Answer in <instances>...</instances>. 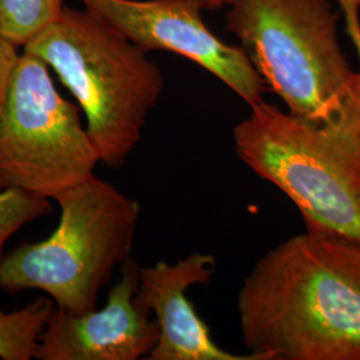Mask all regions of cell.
Listing matches in <instances>:
<instances>
[{"label":"cell","instance_id":"12","mask_svg":"<svg viewBox=\"0 0 360 360\" xmlns=\"http://www.w3.org/2000/svg\"><path fill=\"white\" fill-rule=\"evenodd\" d=\"M52 212L51 199L32 193L6 188L0 190V257L3 248L25 226Z\"/></svg>","mask_w":360,"mask_h":360},{"label":"cell","instance_id":"6","mask_svg":"<svg viewBox=\"0 0 360 360\" xmlns=\"http://www.w3.org/2000/svg\"><path fill=\"white\" fill-rule=\"evenodd\" d=\"M99 163L79 105L60 95L49 65L22 50L0 111V190L55 200Z\"/></svg>","mask_w":360,"mask_h":360},{"label":"cell","instance_id":"2","mask_svg":"<svg viewBox=\"0 0 360 360\" xmlns=\"http://www.w3.org/2000/svg\"><path fill=\"white\" fill-rule=\"evenodd\" d=\"M232 131L239 159L295 205L304 224L360 243V70L342 105L323 119L264 101Z\"/></svg>","mask_w":360,"mask_h":360},{"label":"cell","instance_id":"8","mask_svg":"<svg viewBox=\"0 0 360 360\" xmlns=\"http://www.w3.org/2000/svg\"><path fill=\"white\" fill-rule=\"evenodd\" d=\"M101 309H53L39 340L38 360H139L159 340V326L136 302L139 266L129 257Z\"/></svg>","mask_w":360,"mask_h":360},{"label":"cell","instance_id":"1","mask_svg":"<svg viewBox=\"0 0 360 360\" xmlns=\"http://www.w3.org/2000/svg\"><path fill=\"white\" fill-rule=\"evenodd\" d=\"M236 312L260 360H360V243L306 226L257 259Z\"/></svg>","mask_w":360,"mask_h":360},{"label":"cell","instance_id":"13","mask_svg":"<svg viewBox=\"0 0 360 360\" xmlns=\"http://www.w3.org/2000/svg\"><path fill=\"white\" fill-rule=\"evenodd\" d=\"M20 53L18 46L0 35V111L6 102Z\"/></svg>","mask_w":360,"mask_h":360},{"label":"cell","instance_id":"7","mask_svg":"<svg viewBox=\"0 0 360 360\" xmlns=\"http://www.w3.org/2000/svg\"><path fill=\"white\" fill-rule=\"evenodd\" d=\"M143 51H169L218 77L250 107L263 102L266 83L240 46L207 27L199 0H80Z\"/></svg>","mask_w":360,"mask_h":360},{"label":"cell","instance_id":"5","mask_svg":"<svg viewBox=\"0 0 360 360\" xmlns=\"http://www.w3.org/2000/svg\"><path fill=\"white\" fill-rule=\"evenodd\" d=\"M328 0H230L226 27L294 115L323 119L355 87Z\"/></svg>","mask_w":360,"mask_h":360},{"label":"cell","instance_id":"14","mask_svg":"<svg viewBox=\"0 0 360 360\" xmlns=\"http://www.w3.org/2000/svg\"><path fill=\"white\" fill-rule=\"evenodd\" d=\"M345 15L346 31L351 39L360 62V0H336Z\"/></svg>","mask_w":360,"mask_h":360},{"label":"cell","instance_id":"10","mask_svg":"<svg viewBox=\"0 0 360 360\" xmlns=\"http://www.w3.org/2000/svg\"><path fill=\"white\" fill-rule=\"evenodd\" d=\"M55 309L47 297H38L22 309H0V359H35L39 340Z\"/></svg>","mask_w":360,"mask_h":360},{"label":"cell","instance_id":"3","mask_svg":"<svg viewBox=\"0 0 360 360\" xmlns=\"http://www.w3.org/2000/svg\"><path fill=\"white\" fill-rule=\"evenodd\" d=\"M22 50L41 59L71 92L101 163L124 166L165 89L147 52L87 8L67 6Z\"/></svg>","mask_w":360,"mask_h":360},{"label":"cell","instance_id":"11","mask_svg":"<svg viewBox=\"0 0 360 360\" xmlns=\"http://www.w3.org/2000/svg\"><path fill=\"white\" fill-rule=\"evenodd\" d=\"M65 0H0V35L23 49L65 10Z\"/></svg>","mask_w":360,"mask_h":360},{"label":"cell","instance_id":"9","mask_svg":"<svg viewBox=\"0 0 360 360\" xmlns=\"http://www.w3.org/2000/svg\"><path fill=\"white\" fill-rule=\"evenodd\" d=\"M217 259L195 252L175 263L158 262L139 267L136 302L154 315L159 340L150 360H260L257 355H236L214 342L206 322L198 315L188 290L206 284L215 274Z\"/></svg>","mask_w":360,"mask_h":360},{"label":"cell","instance_id":"15","mask_svg":"<svg viewBox=\"0 0 360 360\" xmlns=\"http://www.w3.org/2000/svg\"><path fill=\"white\" fill-rule=\"evenodd\" d=\"M202 6L205 7L207 11H217L223 7H227L230 0H199Z\"/></svg>","mask_w":360,"mask_h":360},{"label":"cell","instance_id":"4","mask_svg":"<svg viewBox=\"0 0 360 360\" xmlns=\"http://www.w3.org/2000/svg\"><path fill=\"white\" fill-rule=\"evenodd\" d=\"M55 202L60 215L51 235L0 257V291H41L56 309L87 312L131 257L141 205L95 174Z\"/></svg>","mask_w":360,"mask_h":360}]
</instances>
